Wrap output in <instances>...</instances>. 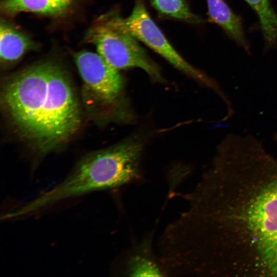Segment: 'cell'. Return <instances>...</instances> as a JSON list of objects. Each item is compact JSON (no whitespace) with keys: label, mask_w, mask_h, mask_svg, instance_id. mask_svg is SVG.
Wrapping results in <instances>:
<instances>
[{"label":"cell","mask_w":277,"mask_h":277,"mask_svg":"<svg viewBox=\"0 0 277 277\" xmlns=\"http://www.w3.org/2000/svg\"><path fill=\"white\" fill-rule=\"evenodd\" d=\"M2 97L13 125L41 150L65 143L81 125L73 85L56 64L42 62L17 73L6 82Z\"/></svg>","instance_id":"7a4b0ae2"},{"label":"cell","mask_w":277,"mask_h":277,"mask_svg":"<svg viewBox=\"0 0 277 277\" xmlns=\"http://www.w3.org/2000/svg\"><path fill=\"white\" fill-rule=\"evenodd\" d=\"M273 138L274 140L277 141V132L274 134Z\"/></svg>","instance_id":"4fadbf2b"},{"label":"cell","mask_w":277,"mask_h":277,"mask_svg":"<svg viewBox=\"0 0 277 277\" xmlns=\"http://www.w3.org/2000/svg\"><path fill=\"white\" fill-rule=\"evenodd\" d=\"M86 39L115 69L137 67L152 79L163 80L159 67L129 30L125 18L117 12L112 11L101 15L88 31Z\"/></svg>","instance_id":"277c9868"},{"label":"cell","mask_w":277,"mask_h":277,"mask_svg":"<svg viewBox=\"0 0 277 277\" xmlns=\"http://www.w3.org/2000/svg\"><path fill=\"white\" fill-rule=\"evenodd\" d=\"M125 20L129 30L138 40L163 56L176 68L212 89L223 101L228 99L214 80L191 65L174 49L151 19L141 0L136 1L131 13Z\"/></svg>","instance_id":"5b68a950"},{"label":"cell","mask_w":277,"mask_h":277,"mask_svg":"<svg viewBox=\"0 0 277 277\" xmlns=\"http://www.w3.org/2000/svg\"><path fill=\"white\" fill-rule=\"evenodd\" d=\"M257 14L267 45L277 43V13L269 0H245Z\"/></svg>","instance_id":"30bf717a"},{"label":"cell","mask_w":277,"mask_h":277,"mask_svg":"<svg viewBox=\"0 0 277 277\" xmlns=\"http://www.w3.org/2000/svg\"><path fill=\"white\" fill-rule=\"evenodd\" d=\"M144 136L134 134L83 158L61 183L26 203L34 213L63 200L130 183L140 174Z\"/></svg>","instance_id":"3957f363"},{"label":"cell","mask_w":277,"mask_h":277,"mask_svg":"<svg viewBox=\"0 0 277 277\" xmlns=\"http://www.w3.org/2000/svg\"><path fill=\"white\" fill-rule=\"evenodd\" d=\"M160 13L188 23L198 24L202 19L193 14L184 0H149Z\"/></svg>","instance_id":"7c38bea8"},{"label":"cell","mask_w":277,"mask_h":277,"mask_svg":"<svg viewBox=\"0 0 277 277\" xmlns=\"http://www.w3.org/2000/svg\"><path fill=\"white\" fill-rule=\"evenodd\" d=\"M74 57L83 81L95 97L103 104L115 107L133 118L124 94V81L118 70L98 53L83 50L75 53Z\"/></svg>","instance_id":"8992f818"},{"label":"cell","mask_w":277,"mask_h":277,"mask_svg":"<svg viewBox=\"0 0 277 277\" xmlns=\"http://www.w3.org/2000/svg\"><path fill=\"white\" fill-rule=\"evenodd\" d=\"M127 273L134 276L166 275L161 264H158L147 250L138 251L128 263Z\"/></svg>","instance_id":"8fae6325"},{"label":"cell","mask_w":277,"mask_h":277,"mask_svg":"<svg viewBox=\"0 0 277 277\" xmlns=\"http://www.w3.org/2000/svg\"><path fill=\"white\" fill-rule=\"evenodd\" d=\"M73 0H4L1 10L7 14L22 12H33L49 15L62 14L67 10Z\"/></svg>","instance_id":"ba28073f"},{"label":"cell","mask_w":277,"mask_h":277,"mask_svg":"<svg viewBox=\"0 0 277 277\" xmlns=\"http://www.w3.org/2000/svg\"><path fill=\"white\" fill-rule=\"evenodd\" d=\"M32 47V43L25 34L5 21L0 25V57L5 62L19 59Z\"/></svg>","instance_id":"9c48e42d"},{"label":"cell","mask_w":277,"mask_h":277,"mask_svg":"<svg viewBox=\"0 0 277 277\" xmlns=\"http://www.w3.org/2000/svg\"><path fill=\"white\" fill-rule=\"evenodd\" d=\"M162 233L182 275L277 276V151L230 133L210 168Z\"/></svg>","instance_id":"6da1fadb"},{"label":"cell","mask_w":277,"mask_h":277,"mask_svg":"<svg viewBox=\"0 0 277 277\" xmlns=\"http://www.w3.org/2000/svg\"><path fill=\"white\" fill-rule=\"evenodd\" d=\"M209 14L232 39L245 48L247 47L242 22L223 0H206Z\"/></svg>","instance_id":"52a82bcc"}]
</instances>
